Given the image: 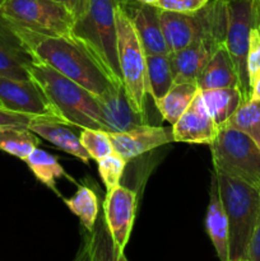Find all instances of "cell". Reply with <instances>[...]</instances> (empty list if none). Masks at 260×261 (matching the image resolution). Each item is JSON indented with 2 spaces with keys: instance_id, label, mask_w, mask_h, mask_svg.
Wrapping results in <instances>:
<instances>
[{
  "instance_id": "cell-1",
  "label": "cell",
  "mask_w": 260,
  "mask_h": 261,
  "mask_svg": "<svg viewBox=\"0 0 260 261\" xmlns=\"http://www.w3.org/2000/svg\"><path fill=\"white\" fill-rule=\"evenodd\" d=\"M3 23V22H2ZM4 24V23H3ZM17 37L25 53L98 97L115 83L89 48L73 32L45 35L4 24Z\"/></svg>"
},
{
  "instance_id": "cell-2",
  "label": "cell",
  "mask_w": 260,
  "mask_h": 261,
  "mask_svg": "<svg viewBox=\"0 0 260 261\" xmlns=\"http://www.w3.org/2000/svg\"><path fill=\"white\" fill-rule=\"evenodd\" d=\"M27 70L69 126L103 130L97 97L88 89L37 59L31 58Z\"/></svg>"
},
{
  "instance_id": "cell-3",
  "label": "cell",
  "mask_w": 260,
  "mask_h": 261,
  "mask_svg": "<svg viewBox=\"0 0 260 261\" xmlns=\"http://www.w3.org/2000/svg\"><path fill=\"white\" fill-rule=\"evenodd\" d=\"M213 173L228 219L229 261L247 259L260 212V190L219 171L213 170Z\"/></svg>"
},
{
  "instance_id": "cell-4",
  "label": "cell",
  "mask_w": 260,
  "mask_h": 261,
  "mask_svg": "<svg viewBox=\"0 0 260 261\" xmlns=\"http://www.w3.org/2000/svg\"><path fill=\"white\" fill-rule=\"evenodd\" d=\"M160 19L170 53L203 40L217 46L226 42L228 14L224 0H209L205 7L194 13L161 10Z\"/></svg>"
},
{
  "instance_id": "cell-5",
  "label": "cell",
  "mask_w": 260,
  "mask_h": 261,
  "mask_svg": "<svg viewBox=\"0 0 260 261\" xmlns=\"http://www.w3.org/2000/svg\"><path fill=\"white\" fill-rule=\"evenodd\" d=\"M117 3L119 0H91L86 13L75 20L71 32L89 48L112 81L122 84L115 20Z\"/></svg>"
},
{
  "instance_id": "cell-6",
  "label": "cell",
  "mask_w": 260,
  "mask_h": 261,
  "mask_svg": "<svg viewBox=\"0 0 260 261\" xmlns=\"http://www.w3.org/2000/svg\"><path fill=\"white\" fill-rule=\"evenodd\" d=\"M211 152L214 170L260 190V148L251 138L240 130L219 126Z\"/></svg>"
},
{
  "instance_id": "cell-7",
  "label": "cell",
  "mask_w": 260,
  "mask_h": 261,
  "mask_svg": "<svg viewBox=\"0 0 260 261\" xmlns=\"http://www.w3.org/2000/svg\"><path fill=\"white\" fill-rule=\"evenodd\" d=\"M115 20L122 87L135 110L145 114V96L148 94L145 53L135 32L132 19L120 3L115 7Z\"/></svg>"
},
{
  "instance_id": "cell-8",
  "label": "cell",
  "mask_w": 260,
  "mask_h": 261,
  "mask_svg": "<svg viewBox=\"0 0 260 261\" xmlns=\"http://www.w3.org/2000/svg\"><path fill=\"white\" fill-rule=\"evenodd\" d=\"M0 22L45 35H69L74 15L55 0H0Z\"/></svg>"
},
{
  "instance_id": "cell-9",
  "label": "cell",
  "mask_w": 260,
  "mask_h": 261,
  "mask_svg": "<svg viewBox=\"0 0 260 261\" xmlns=\"http://www.w3.org/2000/svg\"><path fill=\"white\" fill-rule=\"evenodd\" d=\"M226 47L236 68L244 101L250 99V82L247 75L246 58L249 50L250 33L256 27L254 0H228L227 2Z\"/></svg>"
},
{
  "instance_id": "cell-10",
  "label": "cell",
  "mask_w": 260,
  "mask_h": 261,
  "mask_svg": "<svg viewBox=\"0 0 260 261\" xmlns=\"http://www.w3.org/2000/svg\"><path fill=\"white\" fill-rule=\"evenodd\" d=\"M0 106L18 114L56 120L66 124L50 103L42 89L32 79H10L0 76Z\"/></svg>"
},
{
  "instance_id": "cell-11",
  "label": "cell",
  "mask_w": 260,
  "mask_h": 261,
  "mask_svg": "<svg viewBox=\"0 0 260 261\" xmlns=\"http://www.w3.org/2000/svg\"><path fill=\"white\" fill-rule=\"evenodd\" d=\"M99 119L107 133H124L149 124L147 115L135 110L122 84H114L97 97Z\"/></svg>"
},
{
  "instance_id": "cell-12",
  "label": "cell",
  "mask_w": 260,
  "mask_h": 261,
  "mask_svg": "<svg viewBox=\"0 0 260 261\" xmlns=\"http://www.w3.org/2000/svg\"><path fill=\"white\" fill-rule=\"evenodd\" d=\"M137 193L119 185L107 191L103 203V218L115 246L124 252L134 226Z\"/></svg>"
},
{
  "instance_id": "cell-13",
  "label": "cell",
  "mask_w": 260,
  "mask_h": 261,
  "mask_svg": "<svg viewBox=\"0 0 260 261\" xmlns=\"http://www.w3.org/2000/svg\"><path fill=\"white\" fill-rule=\"evenodd\" d=\"M218 130L199 89L186 111L172 125L173 142L211 145Z\"/></svg>"
},
{
  "instance_id": "cell-14",
  "label": "cell",
  "mask_w": 260,
  "mask_h": 261,
  "mask_svg": "<svg viewBox=\"0 0 260 261\" xmlns=\"http://www.w3.org/2000/svg\"><path fill=\"white\" fill-rule=\"evenodd\" d=\"M112 147L126 161L134 160L144 153L173 142L172 126L142 125L124 133H109Z\"/></svg>"
},
{
  "instance_id": "cell-15",
  "label": "cell",
  "mask_w": 260,
  "mask_h": 261,
  "mask_svg": "<svg viewBox=\"0 0 260 261\" xmlns=\"http://www.w3.org/2000/svg\"><path fill=\"white\" fill-rule=\"evenodd\" d=\"M120 4L132 19L145 55L170 54L161 25L160 8L142 4L137 0H126Z\"/></svg>"
},
{
  "instance_id": "cell-16",
  "label": "cell",
  "mask_w": 260,
  "mask_h": 261,
  "mask_svg": "<svg viewBox=\"0 0 260 261\" xmlns=\"http://www.w3.org/2000/svg\"><path fill=\"white\" fill-rule=\"evenodd\" d=\"M219 46L209 41H198L183 50L170 53L173 84L196 83L201 71Z\"/></svg>"
},
{
  "instance_id": "cell-17",
  "label": "cell",
  "mask_w": 260,
  "mask_h": 261,
  "mask_svg": "<svg viewBox=\"0 0 260 261\" xmlns=\"http://www.w3.org/2000/svg\"><path fill=\"white\" fill-rule=\"evenodd\" d=\"M205 229L219 261H229L228 219L219 198L218 184L214 173H212L209 204L205 214Z\"/></svg>"
},
{
  "instance_id": "cell-18",
  "label": "cell",
  "mask_w": 260,
  "mask_h": 261,
  "mask_svg": "<svg viewBox=\"0 0 260 261\" xmlns=\"http://www.w3.org/2000/svg\"><path fill=\"white\" fill-rule=\"evenodd\" d=\"M68 126L69 125L56 121V120L38 117V119L33 120L31 122L28 129L40 138H42V139L47 140L48 143L54 144L55 147L60 148L64 152L78 158L84 165H88L91 157L82 145L81 139Z\"/></svg>"
},
{
  "instance_id": "cell-19",
  "label": "cell",
  "mask_w": 260,
  "mask_h": 261,
  "mask_svg": "<svg viewBox=\"0 0 260 261\" xmlns=\"http://www.w3.org/2000/svg\"><path fill=\"white\" fill-rule=\"evenodd\" d=\"M198 88L204 89H217L228 88V87H239L240 82L237 76L236 68L229 56L228 50L226 47V42L222 43L213 53L209 59L208 64L201 71L199 76Z\"/></svg>"
},
{
  "instance_id": "cell-20",
  "label": "cell",
  "mask_w": 260,
  "mask_h": 261,
  "mask_svg": "<svg viewBox=\"0 0 260 261\" xmlns=\"http://www.w3.org/2000/svg\"><path fill=\"white\" fill-rule=\"evenodd\" d=\"M31 56L14 35L0 22V76L30 79L27 66Z\"/></svg>"
},
{
  "instance_id": "cell-21",
  "label": "cell",
  "mask_w": 260,
  "mask_h": 261,
  "mask_svg": "<svg viewBox=\"0 0 260 261\" xmlns=\"http://www.w3.org/2000/svg\"><path fill=\"white\" fill-rule=\"evenodd\" d=\"M147 63V91L157 106L158 102L173 86L170 54L145 55Z\"/></svg>"
},
{
  "instance_id": "cell-22",
  "label": "cell",
  "mask_w": 260,
  "mask_h": 261,
  "mask_svg": "<svg viewBox=\"0 0 260 261\" xmlns=\"http://www.w3.org/2000/svg\"><path fill=\"white\" fill-rule=\"evenodd\" d=\"M201 96L209 114L218 126L224 124L245 102L239 87L204 89Z\"/></svg>"
},
{
  "instance_id": "cell-23",
  "label": "cell",
  "mask_w": 260,
  "mask_h": 261,
  "mask_svg": "<svg viewBox=\"0 0 260 261\" xmlns=\"http://www.w3.org/2000/svg\"><path fill=\"white\" fill-rule=\"evenodd\" d=\"M199 88L196 83H175L170 91L158 102L157 109L162 115L163 120L170 122L172 126L186 111L189 105L198 93Z\"/></svg>"
},
{
  "instance_id": "cell-24",
  "label": "cell",
  "mask_w": 260,
  "mask_h": 261,
  "mask_svg": "<svg viewBox=\"0 0 260 261\" xmlns=\"http://www.w3.org/2000/svg\"><path fill=\"white\" fill-rule=\"evenodd\" d=\"M24 162L27 163L28 168L32 171L35 177L41 184H43L46 188L51 189L55 194L60 195L58 189H56V182H58L59 178L66 176V173L55 155L50 154L46 150L40 149L37 147L25 158Z\"/></svg>"
},
{
  "instance_id": "cell-25",
  "label": "cell",
  "mask_w": 260,
  "mask_h": 261,
  "mask_svg": "<svg viewBox=\"0 0 260 261\" xmlns=\"http://www.w3.org/2000/svg\"><path fill=\"white\" fill-rule=\"evenodd\" d=\"M40 144V139L27 127H0V149L24 161Z\"/></svg>"
},
{
  "instance_id": "cell-26",
  "label": "cell",
  "mask_w": 260,
  "mask_h": 261,
  "mask_svg": "<svg viewBox=\"0 0 260 261\" xmlns=\"http://www.w3.org/2000/svg\"><path fill=\"white\" fill-rule=\"evenodd\" d=\"M88 244L91 261H127L124 252L115 246L103 216L97 218L93 229L88 232Z\"/></svg>"
},
{
  "instance_id": "cell-27",
  "label": "cell",
  "mask_w": 260,
  "mask_h": 261,
  "mask_svg": "<svg viewBox=\"0 0 260 261\" xmlns=\"http://www.w3.org/2000/svg\"><path fill=\"white\" fill-rule=\"evenodd\" d=\"M64 203L81 219L82 227L91 232L98 218V199L96 193L89 186H78L75 194L69 199H64Z\"/></svg>"
},
{
  "instance_id": "cell-28",
  "label": "cell",
  "mask_w": 260,
  "mask_h": 261,
  "mask_svg": "<svg viewBox=\"0 0 260 261\" xmlns=\"http://www.w3.org/2000/svg\"><path fill=\"white\" fill-rule=\"evenodd\" d=\"M221 126L245 133L260 148V101H245Z\"/></svg>"
},
{
  "instance_id": "cell-29",
  "label": "cell",
  "mask_w": 260,
  "mask_h": 261,
  "mask_svg": "<svg viewBox=\"0 0 260 261\" xmlns=\"http://www.w3.org/2000/svg\"><path fill=\"white\" fill-rule=\"evenodd\" d=\"M79 139H81L82 145L87 150L89 157L96 162H99L102 158L114 152V147H112L109 133L105 132V130L82 129Z\"/></svg>"
},
{
  "instance_id": "cell-30",
  "label": "cell",
  "mask_w": 260,
  "mask_h": 261,
  "mask_svg": "<svg viewBox=\"0 0 260 261\" xmlns=\"http://www.w3.org/2000/svg\"><path fill=\"white\" fill-rule=\"evenodd\" d=\"M126 162L127 161L115 150L105 158H102L99 162H97L98 163V173L103 181L105 186H106L107 191L120 185L125 167H126Z\"/></svg>"
},
{
  "instance_id": "cell-31",
  "label": "cell",
  "mask_w": 260,
  "mask_h": 261,
  "mask_svg": "<svg viewBox=\"0 0 260 261\" xmlns=\"http://www.w3.org/2000/svg\"><path fill=\"white\" fill-rule=\"evenodd\" d=\"M247 75H249L250 88L260 73V28L254 27L250 33L249 50L246 58Z\"/></svg>"
},
{
  "instance_id": "cell-32",
  "label": "cell",
  "mask_w": 260,
  "mask_h": 261,
  "mask_svg": "<svg viewBox=\"0 0 260 261\" xmlns=\"http://www.w3.org/2000/svg\"><path fill=\"white\" fill-rule=\"evenodd\" d=\"M209 0H160L157 7L161 10L175 13H194L205 7Z\"/></svg>"
},
{
  "instance_id": "cell-33",
  "label": "cell",
  "mask_w": 260,
  "mask_h": 261,
  "mask_svg": "<svg viewBox=\"0 0 260 261\" xmlns=\"http://www.w3.org/2000/svg\"><path fill=\"white\" fill-rule=\"evenodd\" d=\"M38 119V117L30 116V115L18 114V112H13L10 110L4 109L0 106V127L4 126H17V127H27L31 125L33 120Z\"/></svg>"
},
{
  "instance_id": "cell-34",
  "label": "cell",
  "mask_w": 260,
  "mask_h": 261,
  "mask_svg": "<svg viewBox=\"0 0 260 261\" xmlns=\"http://www.w3.org/2000/svg\"><path fill=\"white\" fill-rule=\"evenodd\" d=\"M55 2L61 3L74 15V18L76 20L88 9V5L91 0H55Z\"/></svg>"
},
{
  "instance_id": "cell-35",
  "label": "cell",
  "mask_w": 260,
  "mask_h": 261,
  "mask_svg": "<svg viewBox=\"0 0 260 261\" xmlns=\"http://www.w3.org/2000/svg\"><path fill=\"white\" fill-rule=\"evenodd\" d=\"M247 259H250L251 261H260V212L259 217H257L256 226H255L254 229V233H252L251 241H250Z\"/></svg>"
},
{
  "instance_id": "cell-36",
  "label": "cell",
  "mask_w": 260,
  "mask_h": 261,
  "mask_svg": "<svg viewBox=\"0 0 260 261\" xmlns=\"http://www.w3.org/2000/svg\"><path fill=\"white\" fill-rule=\"evenodd\" d=\"M71 261H91V255H89V244H88V231H86V229H84V232L82 233L81 246H79L75 256H74V259Z\"/></svg>"
},
{
  "instance_id": "cell-37",
  "label": "cell",
  "mask_w": 260,
  "mask_h": 261,
  "mask_svg": "<svg viewBox=\"0 0 260 261\" xmlns=\"http://www.w3.org/2000/svg\"><path fill=\"white\" fill-rule=\"evenodd\" d=\"M250 99L252 101H260V73L251 84V92H250Z\"/></svg>"
},
{
  "instance_id": "cell-38",
  "label": "cell",
  "mask_w": 260,
  "mask_h": 261,
  "mask_svg": "<svg viewBox=\"0 0 260 261\" xmlns=\"http://www.w3.org/2000/svg\"><path fill=\"white\" fill-rule=\"evenodd\" d=\"M255 4V14H256V27L259 28L260 23V0H254Z\"/></svg>"
},
{
  "instance_id": "cell-39",
  "label": "cell",
  "mask_w": 260,
  "mask_h": 261,
  "mask_svg": "<svg viewBox=\"0 0 260 261\" xmlns=\"http://www.w3.org/2000/svg\"><path fill=\"white\" fill-rule=\"evenodd\" d=\"M137 2L142 3V4H145V5H152V7H157L158 2H160V0H137Z\"/></svg>"
},
{
  "instance_id": "cell-40",
  "label": "cell",
  "mask_w": 260,
  "mask_h": 261,
  "mask_svg": "<svg viewBox=\"0 0 260 261\" xmlns=\"http://www.w3.org/2000/svg\"><path fill=\"white\" fill-rule=\"evenodd\" d=\"M232 261H251L250 259H237V260H232Z\"/></svg>"
},
{
  "instance_id": "cell-41",
  "label": "cell",
  "mask_w": 260,
  "mask_h": 261,
  "mask_svg": "<svg viewBox=\"0 0 260 261\" xmlns=\"http://www.w3.org/2000/svg\"><path fill=\"white\" fill-rule=\"evenodd\" d=\"M122 2H126V0H119V3H122Z\"/></svg>"
},
{
  "instance_id": "cell-42",
  "label": "cell",
  "mask_w": 260,
  "mask_h": 261,
  "mask_svg": "<svg viewBox=\"0 0 260 261\" xmlns=\"http://www.w3.org/2000/svg\"><path fill=\"white\" fill-rule=\"evenodd\" d=\"M224 2H228V0H224Z\"/></svg>"
},
{
  "instance_id": "cell-43",
  "label": "cell",
  "mask_w": 260,
  "mask_h": 261,
  "mask_svg": "<svg viewBox=\"0 0 260 261\" xmlns=\"http://www.w3.org/2000/svg\"><path fill=\"white\" fill-rule=\"evenodd\" d=\"M259 28H260V23H259Z\"/></svg>"
}]
</instances>
